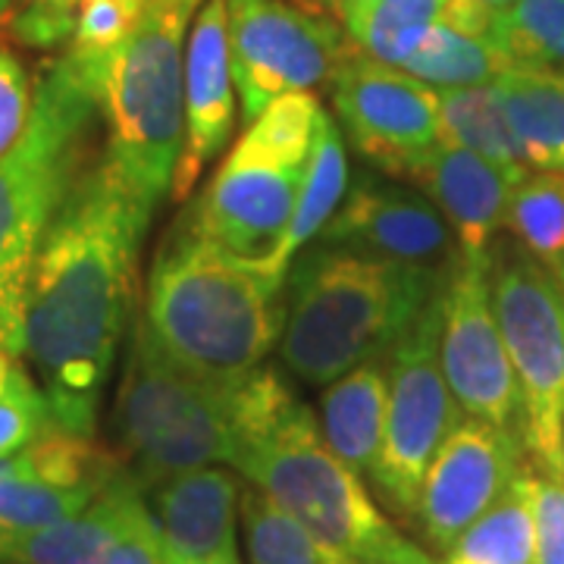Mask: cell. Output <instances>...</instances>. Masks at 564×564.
I'll return each instance as SVG.
<instances>
[{
    "mask_svg": "<svg viewBox=\"0 0 564 564\" xmlns=\"http://www.w3.org/2000/svg\"><path fill=\"white\" fill-rule=\"evenodd\" d=\"M154 204L95 158L57 207L29 282L22 355L66 433L91 436L139 289Z\"/></svg>",
    "mask_w": 564,
    "mask_h": 564,
    "instance_id": "obj_1",
    "label": "cell"
},
{
    "mask_svg": "<svg viewBox=\"0 0 564 564\" xmlns=\"http://www.w3.org/2000/svg\"><path fill=\"white\" fill-rule=\"evenodd\" d=\"M232 467L317 540L361 564H392L423 549L404 540L361 477L339 462L280 370L258 367L239 386Z\"/></svg>",
    "mask_w": 564,
    "mask_h": 564,
    "instance_id": "obj_2",
    "label": "cell"
},
{
    "mask_svg": "<svg viewBox=\"0 0 564 564\" xmlns=\"http://www.w3.org/2000/svg\"><path fill=\"white\" fill-rule=\"evenodd\" d=\"M139 321L173 364L239 383L282 339L285 276L223 251L180 220L154 254Z\"/></svg>",
    "mask_w": 564,
    "mask_h": 564,
    "instance_id": "obj_3",
    "label": "cell"
},
{
    "mask_svg": "<svg viewBox=\"0 0 564 564\" xmlns=\"http://www.w3.org/2000/svg\"><path fill=\"white\" fill-rule=\"evenodd\" d=\"M448 273L321 245L285 282L282 361L311 386L383 361L443 295Z\"/></svg>",
    "mask_w": 564,
    "mask_h": 564,
    "instance_id": "obj_4",
    "label": "cell"
},
{
    "mask_svg": "<svg viewBox=\"0 0 564 564\" xmlns=\"http://www.w3.org/2000/svg\"><path fill=\"white\" fill-rule=\"evenodd\" d=\"M95 91L57 57L39 76L20 141L0 158V348L22 355L29 282L57 207L95 161Z\"/></svg>",
    "mask_w": 564,
    "mask_h": 564,
    "instance_id": "obj_5",
    "label": "cell"
},
{
    "mask_svg": "<svg viewBox=\"0 0 564 564\" xmlns=\"http://www.w3.org/2000/svg\"><path fill=\"white\" fill-rule=\"evenodd\" d=\"M239 386L173 364L135 321L110 423L113 452L144 496L185 470L232 464Z\"/></svg>",
    "mask_w": 564,
    "mask_h": 564,
    "instance_id": "obj_6",
    "label": "cell"
},
{
    "mask_svg": "<svg viewBox=\"0 0 564 564\" xmlns=\"http://www.w3.org/2000/svg\"><path fill=\"white\" fill-rule=\"evenodd\" d=\"M204 0H148L101 88L104 158L148 204L173 192L185 141V44Z\"/></svg>",
    "mask_w": 564,
    "mask_h": 564,
    "instance_id": "obj_7",
    "label": "cell"
},
{
    "mask_svg": "<svg viewBox=\"0 0 564 564\" xmlns=\"http://www.w3.org/2000/svg\"><path fill=\"white\" fill-rule=\"evenodd\" d=\"M323 120L326 110L311 91L282 95L245 126L182 220L236 258L270 261L292 223Z\"/></svg>",
    "mask_w": 564,
    "mask_h": 564,
    "instance_id": "obj_8",
    "label": "cell"
},
{
    "mask_svg": "<svg viewBox=\"0 0 564 564\" xmlns=\"http://www.w3.org/2000/svg\"><path fill=\"white\" fill-rule=\"evenodd\" d=\"M492 282L505 348L521 386V443L536 470L564 474V292L533 254H508Z\"/></svg>",
    "mask_w": 564,
    "mask_h": 564,
    "instance_id": "obj_9",
    "label": "cell"
},
{
    "mask_svg": "<svg viewBox=\"0 0 564 564\" xmlns=\"http://www.w3.org/2000/svg\"><path fill=\"white\" fill-rule=\"evenodd\" d=\"M443 295L430 304L383 358L389 404H386L383 448L370 480L383 502L414 521L423 477L440 445L462 423V404L452 395L440 358Z\"/></svg>",
    "mask_w": 564,
    "mask_h": 564,
    "instance_id": "obj_10",
    "label": "cell"
},
{
    "mask_svg": "<svg viewBox=\"0 0 564 564\" xmlns=\"http://www.w3.org/2000/svg\"><path fill=\"white\" fill-rule=\"evenodd\" d=\"M226 35L245 126L282 95L333 79L355 51L329 13L295 0H226Z\"/></svg>",
    "mask_w": 564,
    "mask_h": 564,
    "instance_id": "obj_11",
    "label": "cell"
},
{
    "mask_svg": "<svg viewBox=\"0 0 564 564\" xmlns=\"http://www.w3.org/2000/svg\"><path fill=\"white\" fill-rule=\"evenodd\" d=\"M329 95L358 154L395 180H408L443 141L436 88L361 51H351L336 69Z\"/></svg>",
    "mask_w": 564,
    "mask_h": 564,
    "instance_id": "obj_12",
    "label": "cell"
},
{
    "mask_svg": "<svg viewBox=\"0 0 564 564\" xmlns=\"http://www.w3.org/2000/svg\"><path fill=\"white\" fill-rule=\"evenodd\" d=\"M489 261L458 258L443 289L440 358L452 395L467 417L502 426L521 436V386L505 348Z\"/></svg>",
    "mask_w": 564,
    "mask_h": 564,
    "instance_id": "obj_13",
    "label": "cell"
},
{
    "mask_svg": "<svg viewBox=\"0 0 564 564\" xmlns=\"http://www.w3.org/2000/svg\"><path fill=\"white\" fill-rule=\"evenodd\" d=\"M126 470L91 436L51 430L0 467V549L85 511Z\"/></svg>",
    "mask_w": 564,
    "mask_h": 564,
    "instance_id": "obj_14",
    "label": "cell"
},
{
    "mask_svg": "<svg viewBox=\"0 0 564 564\" xmlns=\"http://www.w3.org/2000/svg\"><path fill=\"white\" fill-rule=\"evenodd\" d=\"M524 443L518 433L492 423L467 417L440 445L436 458L423 477L414 521L423 540L436 552L462 536L467 527L514 484L524 470Z\"/></svg>",
    "mask_w": 564,
    "mask_h": 564,
    "instance_id": "obj_15",
    "label": "cell"
},
{
    "mask_svg": "<svg viewBox=\"0 0 564 564\" xmlns=\"http://www.w3.org/2000/svg\"><path fill=\"white\" fill-rule=\"evenodd\" d=\"M317 245L433 270H452L462 258L458 239L436 204L421 192L399 188L370 173L348 185Z\"/></svg>",
    "mask_w": 564,
    "mask_h": 564,
    "instance_id": "obj_16",
    "label": "cell"
},
{
    "mask_svg": "<svg viewBox=\"0 0 564 564\" xmlns=\"http://www.w3.org/2000/svg\"><path fill=\"white\" fill-rule=\"evenodd\" d=\"M236 129V82L229 66L226 0H204L185 44V141L173 198L185 202L204 166L220 154Z\"/></svg>",
    "mask_w": 564,
    "mask_h": 564,
    "instance_id": "obj_17",
    "label": "cell"
},
{
    "mask_svg": "<svg viewBox=\"0 0 564 564\" xmlns=\"http://www.w3.org/2000/svg\"><path fill=\"white\" fill-rule=\"evenodd\" d=\"M151 514L166 558L180 562H242L239 502L242 486L226 467H198L170 477L151 492Z\"/></svg>",
    "mask_w": 564,
    "mask_h": 564,
    "instance_id": "obj_18",
    "label": "cell"
},
{
    "mask_svg": "<svg viewBox=\"0 0 564 564\" xmlns=\"http://www.w3.org/2000/svg\"><path fill=\"white\" fill-rule=\"evenodd\" d=\"M404 182H414L421 195L443 210L462 258L489 261V245L505 226L508 198L514 192V182L496 163L443 139Z\"/></svg>",
    "mask_w": 564,
    "mask_h": 564,
    "instance_id": "obj_19",
    "label": "cell"
},
{
    "mask_svg": "<svg viewBox=\"0 0 564 564\" xmlns=\"http://www.w3.org/2000/svg\"><path fill=\"white\" fill-rule=\"evenodd\" d=\"M144 489L122 470L85 511L61 524L17 536L0 549L3 564H107L122 533L144 508Z\"/></svg>",
    "mask_w": 564,
    "mask_h": 564,
    "instance_id": "obj_20",
    "label": "cell"
},
{
    "mask_svg": "<svg viewBox=\"0 0 564 564\" xmlns=\"http://www.w3.org/2000/svg\"><path fill=\"white\" fill-rule=\"evenodd\" d=\"M389 383L380 361L361 364L326 386L321 395L323 440L358 477H370L386 433Z\"/></svg>",
    "mask_w": 564,
    "mask_h": 564,
    "instance_id": "obj_21",
    "label": "cell"
},
{
    "mask_svg": "<svg viewBox=\"0 0 564 564\" xmlns=\"http://www.w3.org/2000/svg\"><path fill=\"white\" fill-rule=\"evenodd\" d=\"M530 170L564 173V73L505 69L492 82Z\"/></svg>",
    "mask_w": 564,
    "mask_h": 564,
    "instance_id": "obj_22",
    "label": "cell"
},
{
    "mask_svg": "<svg viewBox=\"0 0 564 564\" xmlns=\"http://www.w3.org/2000/svg\"><path fill=\"white\" fill-rule=\"evenodd\" d=\"M345 192H348V158H345L343 132L336 120L326 113L321 132H317V144L311 154V166H307V180H304L302 195L295 204L292 223L276 245V251L270 254V261L263 263L267 270L285 276L292 261L302 254L311 242H317L323 226L333 220V214L339 210Z\"/></svg>",
    "mask_w": 564,
    "mask_h": 564,
    "instance_id": "obj_23",
    "label": "cell"
},
{
    "mask_svg": "<svg viewBox=\"0 0 564 564\" xmlns=\"http://www.w3.org/2000/svg\"><path fill=\"white\" fill-rule=\"evenodd\" d=\"M436 95H440V132L445 141H455L496 163L514 185L524 180L530 166L492 85L443 88Z\"/></svg>",
    "mask_w": 564,
    "mask_h": 564,
    "instance_id": "obj_24",
    "label": "cell"
},
{
    "mask_svg": "<svg viewBox=\"0 0 564 564\" xmlns=\"http://www.w3.org/2000/svg\"><path fill=\"white\" fill-rule=\"evenodd\" d=\"M440 564H533V467L514 477L502 499L480 514Z\"/></svg>",
    "mask_w": 564,
    "mask_h": 564,
    "instance_id": "obj_25",
    "label": "cell"
},
{
    "mask_svg": "<svg viewBox=\"0 0 564 564\" xmlns=\"http://www.w3.org/2000/svg\"><path fill=\"white\" fill-rule=\"evenodd\" d=\"M336 17L355 51L402 69L426 32L448 20V0H367L343 7Z\"/></svg>",
    "mask_w": 564,
    "mask_h": 564,
    "instance_id": "obj_26",
    "label": "cell"
},
{
    "mask_svg": "<svg viewBox=\"0 0 564 564\" xmlns=\"http://www.w3.org/2000/svg\"><path fill=\"white\" fill-rule=\"evenodd\" d=\"M402 69L423 85L443 91L492 85L505 69H511V63L505 61V54L489 41V35H477L443 20L426 32V39L404 61Z\"/></svg>",
    "mask_w": 564,
    "mask_h": 564,
    "instance_id": "obj_27",
    "label": "cell"
},
{
    "mask_svg": "<svg viewBox=\"0 0 564 564\" xmlns=\"http://www.w3.org/2000/svg\"><path fill=\"white\" fill-rule=\"evenodd\" d=\"M239 518L251 564H361L317 540L258 486L242 492Z\"/></svg>",
    "mask_w": 564,
    "mask_h": 564,
    "instance_id": "obj_28",
    "label": "cell"
},
{
    "mask_svg": "<svg viewBox=\"0 0 564 564\" xmlns=\"http://www.w3.org/2000/svg\"><path fill=\"white\" fill-rule=\"evenodd\" d=\"M489 41L518 69L564 73V0H511L496 7Z\"/></svg>",
    "mask_w": 564,
    "mask_h": 564,
    "instance_id": "obj_29",
    "label": "cell"
},
{
    "mask_svg": "<svg viewBox=\"0 0 564 564\" xmlns=\"http://www.w3.org/2000/svg\"><path fill=\"white\" fill-rule=\"evenodd\" d=\"M148 0H82L76 13L73 39L66 41L61 57L79 76L101 104V88L113 54L129 39V32L141 20V10Z\"/></svg>",
    "mask_w": 564,
    "mask_h": 564,
    "instance_id": "obj_30",
    "label": "cell"
},
{
    "mask_svg": "<svg viewBox=\"0 0 564 564\" xmlns=\"http://www.w3.org/2000/svg\"><path fill=\"white\" fill-rule=\"evenodd\" d=\"M505 226L536 261L555 263L564 258V173L536 170L514 185Z\"/></svg>",
    "mask_w": 564,
    "mask_h": 564,
    "instance_id": "obj_31",
    "label": "cell"
},
{
    "mask_svg": "<svg viewBox=\"0 0 564 564\" xmlns=\"http://www.w3.org/2000/svg\"><path fill=\"white\" fill-rule=\"evenodd\" d=\"M51 430H61L41 386L25 367H17L13 383L0 399V458H10Z\"/></svg>",
    "mask_w": 564,
    "mask_h": 564,
    "instance_id": "obj_32",
    "label": "cell"
},
{
    "mask_svg": "<svg viewBox=\"0 0 564 564\" xmlns=\"http://www.w3.org/2000/svg\"><path fill=\"white\" fill-rule=\"evenodd\" d=\"M82 0H17L10 35L32 51H57L73 39Z\"/></svg>",
    "mask_w": 564,
    "mask_h": 564,
    "instance_id": "obj_33",
    "label": "cell"
},
{
    "mask_svg": "<svg viewBox=\"0 0 564 564\" xmlns=\"http://www.w3.org/2000/svg\"><path fill=\"white\" fill-rule=\"evenodd\" d=\"M533 564H564V474L533 467Z\"/></svg>",
    "mask_w": 564,
    "mask_h": 564,
    "instance_id": "obj_34",
    "label": "cell"
},
{
    "mask_svg": "<svg viewBox=\"0 0 564 564\" xmlns=\"http://www.w3.org/2000/svg\"><path fill=\"white\" fill-rule=\"evenodd\" d=\"M35 88L22 61L0 44V158L20 141L32 113Z\"/></svg>",
    "mask_w": 564,
    "mask_h": 564,
    "instance_id": "obj_35",
    "label": "cell"
},
{
    "mask_svg": "<svg viewBox=\"0 0 564 564\" xmlns=\"http://www.w3.org/2000/svg\"><path fill=\"white\" fill-rule=\"evenodd\" d=\"M107 564H166L163 562L161 533H158L154 514H151L148 505L135 514L129 530L122 533V540L117 543Z\"/></svg>",
    "mask_w": 564,
    "mask_h": 564,
    "instance_id": "obj_36",
    "label": "cell"
},
{
    "mask_svg": "<svg viewBox=\"0 0 564 564\" xmlns=\"http://www.w3.org/2000/svg\"><path fill=\"white\" fill-rule=\"evenodd\" d=\"M17 367H20L17 355H10V351H3V348H0V399L7 395V389H10V383H13Z\"/></svg>",
    "mask_w": 564,
    "mask_h": 564,
    "instance_id": "obj_37",
    "label": "cell"
},
{
    "mask_svg": "<svg viewBox=\"0 0 564 564\" xmlns=\"http://www.w3.org/2000/svg\"><path fill=\"white\" fill-rule=\"evenodd\" d=\"M13 13H17V0H0V35L10 32Z\"/></svg>",
    "mask_w": 564,
    "mask_h": 564,
    "instance_id": "obj_38",
    "label": "cell"
},
{
    "mask_svg": "<svg viewBox=\"0 0 564 564\" xmlns=\"http://www.w3.org/2000/svg\"><path fill=\"white\" fill-rule=\"evenodd\" d=\"M351 3H367V0H326V10L329 13H339L343 7H351Z\"/></svg>",
    "mask_w": 564,
    "mask_h": 564,
    "instance_id": "obj_39",
    "label": "cell"
},
{
    "mask_svg": "<svg viewBox=\"0 0 564 564\" xmlns=\"http://www.w3.org/2000/svg\"><path fill=\"white\" fill-rule=\"evenodd\" d=\"M392 564H436L426 552H417V555H411V558H404V562H392Z\"/></svg>",
    "mask_w": 564,
    "mask_h": 564,
    "instance_id": "obj_40",
    "label": "cell"
},
{
    "mask_svg": "<svg viewBox=\"0 0 564 564\" xmlns=\"http://www.w3.org/2000/svg\"><path fill=\"white\" fill-rule=\"evenodd\" d=\"M295 3H302V7H307V10H317V13L326 10V0H295Z\"/></svg>",
    "mask_w": 564,
    "mask_h": 564,
    "instance_id": "obj_41",
    "label": "cell"
},
{
    "mask_svg": "<svg viewBox=\"0 0 564 564\" xmlns=\"http://www.w3.org/2000/svg\"><path fill=\"white\" fill-rule=\"evenodd\" d=\"M163 562L166 564H242V562H180V558H166V555H163Z\"/></svg>",
    "mask_w": 564,
    "mask_h": 564,
    "instance_id": "obj_42",
    "label": "cell"
},
{
    "mask_svg": "<svg viewBox=\"0 0 564 564\" xmlns=\"http://www.w3.org/2000/svg\"><path fill=\"white\" fill-rule=\"evenodd\" d=\"M552 273H555V280H558V285H562V292H564V258L552 267Z\"/></svg>",
    "mask_w": 564,
    "mask_h": 564,
    "instance_id": "obj_43",
    "label": "cell"
},
{
    "mask_svg": "<svg viewBox=\"0 0 564 564\" xmlns=\"http://www.w3.org/2000/svg\"><path fill=\"white\" fill-rule=\"evenodd\" d=\"M489 7H505V3H511V0H486Z\"/></svg>",
    "mask_w": 564,
    "mask_h": 564,
    "instance_id": "obj_44",
    "label": "cell"
},
{
    "mask_svg": "<svg viewBox=\"0 0 564 564\" xmlns=\"http://www.w3.org/2000/svg\"><path fill=\"white\" fill-rule=\"evenodd\" d=\"M3 462H7V458H0V467H3Z\"/></svg>",
    "mask_w": 564,
    "mask_h": 564,
    "instance_id": "obj_45",
    "label": "cell"
},
{
    "mask_svg": "<svg viewBox=\"0 0 564 564\" xmlns=\"http://www.w3.org/2000/svg\"><path fill=\"white\" fill-rule=\"evenodd\" d=\"M0 564H3V562H0Z\"/></svg>",
    "mask_w": 564,
    "mask_h": 564,
    "instance_id": "obj_46",
    "label": "cell"
}]
</instances>
